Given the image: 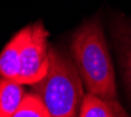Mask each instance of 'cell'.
<instances>
[{"label":"cell","instance_id":"cell-3","mask_svg":"<svg viewBox=\"0 0 131 117\" xmlns=\"http://www.w3.org/2000/svg\"><path fill=\"white\" fill-rule=\"evenodd\" d=\"M49 68L48 32L42 22L33 24V33L20 55V70L16 81L34 84L46 76Z\"/></svg>","mask_w":131,"mask_h":117},{"label":"cell","instance_id":"cell-8","mask_svg":"<svg viewBox=\"0 0 131 117\" xmlns=\"http://www.w3.org/2000/svg\"><path fill=\"white\" fill-rule=\"evenodd\" d=\"M14 117H50L46 103L36 93L25 94Z\"/></svg>","mask_w":131,"mask_h":117},{"label":"cell","instance_id":"cell-4","mask_svg":"<svg viewBox=\"0 0 131 117\" xmlns=\"http://www.w3.org/2000/svg\"><path fill=\"white\" fill-rule=\"evenodd\" d=\"M33 33V25H28L16 33L0 53V76L18 80L20 55Z\"/></svg>","mask_w":131,"mask_h":117},{"label":"cell","instance_id":"cell-1","mask_svg":"<svg viewBox=\"0 0 131 117\" xmlns=\"http://www.w3.org/2000/svg\"><path fill=\"white\" fill-rule=\"evenodd\" d=\"M71 53L88 93L116 100L114 66L100 20H89L76 30L71 40Z\"/></svg>","mask_w":131,"mask_h":117},{"label":"cell","instance_id":"cell-7","mask_svg":"<svg viewBox=\"0 0 131 117\" xmlns=\"http://www.w3.org/2000/svg\"><path fill=\"white\" fill-rule=\"evenodd\" d=\"M22 83L8 77H0V117H14L25 96Z\"/></svg>","mask_w":131,"mask_h":117},{"label":"cell","instance_id":"cell-5","mask_svg":"<svg viewBox=\"0 0 131 117\" xmlns=\"http://www.w3.org/2000/svg\"><path fill=\"white\" fill-rule=\"evenodd\" d=\"M111 33L118 61L124 74L129 97L131 100V24L123 16H119L112 22Z\"/></svg>","mask_w":131,"mask_h":117},{"label":"cell","instance_id":"cell-6","mask_svg":"<svg viewBox=\"0 0 131 117\" xmlns=\"http://www.w3.org/2000/svg\"><path fill=\"white\" fill-rule=\"evenodd\" d=\"M79 116L81 117H123L128 116L116 100L102 98L95 94L88 93L84 95L80 108Z\"/></svg>","mask_w":131,"mask_h":117},{"label":"cell","instance_id":"cell-2","mask_svg":"<svg viewBox=\"0 0 131 117\" xmlns=\"http://www.w3.org/2000/svg\"><path fill=\"white\" fill-rule=\"evenodd\" d=\"M82 79L68 54L49 47V68L46 76L34 83L33 91L40 96L53 117H75L84 97Z\"/></svg>","mask_w":131,"mask_h":117}]
</instances>
